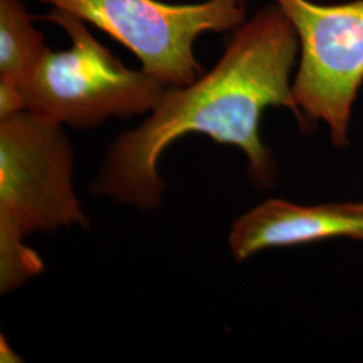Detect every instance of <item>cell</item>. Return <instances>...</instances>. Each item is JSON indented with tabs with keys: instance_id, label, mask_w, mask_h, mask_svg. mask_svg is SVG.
Instances as JSON below:
<instances>
[{
	"instance_id": "cell-3",
	"label": "cell",
	"mask_w": 363,
	"mask_h": 363,
	"mask_svg": "<svg viewBox=\"0 0 363 363\" xmlns=\"http://www.w3.org/2000/svg\"><path fill=\"white\" fill-rule=\"evenodd\" d=\"M39 19L61 27L67 50H49L22 91L25 109L74 130H89L112 117L150 113L169 88L143 69L123 65L91 34L86 22L54 9Z\"/></svg>"
},
{
	"instance_id": "cell-7",
	"label": "cell",
	"mask_w": 363,
	"mask_h": 363,
	"mask_svg": "<svg viewBox=\"0 0 363 363\" xmlns=\"http://www.w3.org/2000/svg\"><path fill=\"white\" fill-rule=\"evenodd\" d=\"M33 21L22 0H0V88L22 94L49 50Z\"/></svg>"
},
{
	"instance_id": "cell-6",
	"label": "cell",
	"mask_w": 363,
	"mask_h": 363,
	"mask_svg": "<svg viewBox=\"0 0 363 363\" xmlns=\"http://www.w3.org/2000/svg\"><path fill=\"white\" fill-rule=\"evenodd\" d=\"M334 237L363 240V203L300 206L269 199L235 220L229 234L237 262L269 247L310 244Z\"/></svg>"
},
{
	"instance_id": "cell-4",
	"label": "cell",
	"mask_w": 363,
	"mask_h": 363,
	"mask_svg": "<svg viewBox=\"0 0 363 363\" xmlns=\"http://www.w3.org/2000/svg\"><path fill=\"white\" fill-rule=\"evenodd\" d=\"M76 15L133 52L144 72L169 88L194 82L203 70L194 43L205 33L244 23L247 0L169 4L160 0H38Z\"/></svg>"
},
{
	"instance_id": "cell-8",
	"label": "cell",
	"mask_w": 363,
	"mask_h": 363,
	"mask_svg": "<svg viewBox=\"0 0 363 363\" xmlns=\"http://www.w3.org/2000/svg\"><path fill=\"white\" fill-rule=\"evenodd\" d=\"M0 358H1L0 361L3 363L22 362L16 351L13 350V347L9 345L7 339L3 335L0 337Z\"/></svg>"
},
{
	"instance_id": "cell-2",
	"label": "cell",
	"mask_w": 363,
	"mask_h": 363,
	"mask_svg": "<svg viewBox=\"0 0 363 363\" xmlns=\"http://www.w3.org/2000/svg\"><path fill=\"white\" fill-rule=\"evenodd\" d=\"M74 152L64 125L28 111L0 118V292L43 271L27 235L88 228L73 184Z\"/></svg>"
},
{
	"instance_id": "cell-1",
	"label": "cell",
	"mask_w": 363,
	"mask_h": 363,
	"mask_svg": "<svg viewBox=\"0 0 363 363\" xmlns=\"http://www.w3.org/2000/svg\"><path fill=\"white\" fill-rule=\"evenodd\" d=\"M298 45L295 27L277 4L259 10L233 30L210 72L186 86L167 88L142 124L111 144L91 194L140 211L157 208L166 190L160 157L191 133L244 151L253 181L269 187L274 164L259 138L261 113L284 106L301 125L308 124L289 82Z\"/></svg>"
},
{
	"instance_id": "cell-5",
	"label": "cell",
	"mask_w": 363,
	"mask_h": 363,
	"mask_svg": "<svg viewBox=\"0 0 363 363\" xmlns=\"http://www.w3.org/2000/svg\"><path fill=\"white\" fill-rule=\"evenodd\" d=\"M298 33L300 62L294 97L307 123L323 120L333 143L347 144L351 106L363 81V0L319 6L274 0Z\"/></svg>"
}]
</instances>
